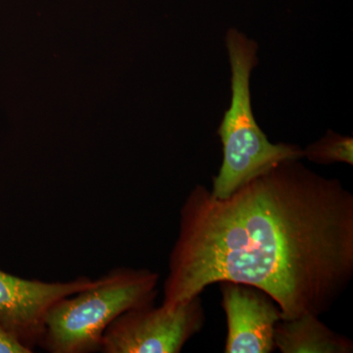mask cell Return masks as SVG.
Returning a JSON list of instances; mask_svg holds the SVG:
<instances>
[{
    "label": "cell",
    "mask_w": 353,
    "mask_h": 353,
    "mask_svg": "<svg viewBox=\"0 0 353 353\" xmlns=\"http://www.w3.org/2000/svg\"><path fill=\"white\" fill-rule=\"evenodd\" d=\"M225 44L231 68V104L217 131L222 143V164L212 178L210 190L218 199L229 196L279 162L303 158L299 145L271 143L255 119L250 77L259 64V44L236 28L228 30Z\"/></svg>",
    "instance_id": "2"
},
{
    "label": "cell",
    "mask_w": 353,
    "mask_h": 353,
    "mask_svg": "<svg viewBox=\"0 0 353 353\" xmlns=\"http://www.w3.org/2000/svg\"><path fill=\"white\" fill-rule=\"evenodd\" d=\"M32 350L21 343L0 322V353H31Z\"/></svg>",
    "instance_id": "9"
},
{
    "label": "cell",
    "mask_w": 353,
    "mask_h": 353,
    "mask_svg": "<svg viewBox=\"0 0 353 353\" xmlns=\"http://www.w3.org/2000/svg\"><path fill=\"white\" fill-rule=\"evenodd\" d=\"M353 278V194L301 159L279 162L225 199L196 185L180 210L162 305L236 282L266 292L283 319L331 310Z\"/></svg>",
    "instance_id": "1"
},
{
    "label": "cell",
    "mask_w": 353,
    "mask_h": 353,
    "mask_svg": "<svg viewBox=\"0 0 353 353\" xmlns=\"http://www.w3.org/2000/svg\"><path fill=\"white\" fill-rule=\"evenodd\" d=\"M159 275L148 269L117 268L94 285L57 301L46 315L39 345L50 353L99 352L102 336L121 314L154 303Z\"/></svg>",
    "instance_id": "3"
},
{
    "label": "cell",
    "mask_w": 353,
    "mask_h": 353,
    "mask_svg": "<svg viewBox=\"0 0 353 353\" xmlns=\"http://www.w3.org/2000/svg\"><path fill=\"white\" fill-rule=\"evenodd\" d=\"M94 283L88 277L68 282L28 280L0 270V322L21 343L34 350L43 336L50 308Z\"/></svg>",
    "instance_id": "5"
},
{
    "label": "cell",
    "mask_w": 353,
    "mask_h": 353,
    "mask_svg": "<svg viewBox=\"0 0 353 353\" xmlns=\"http://www.w3.org/2000/svg\"><path fill=\"white\" fill-rule=\"evenodd\" d=\"M201 296L175 307L154 304L130 309L102 336L103 353H179L205 324Z\"/></svg>",
    "instance_id": "4"
},
{
    "label": "cell",
    "mask_w": 353,
    "mask_h": 353,
    "mask_svg": "<svg viewBox=\"0 0 353 353\" xmlns=\"http://www.w3.org/2000/svg\"><path fill=\"white\" fill-rule=\"evenodd\" d=\"M303 157L316 164L345 163L352 166V137L343 136L328 130L319 141L304 148Z\"/></svg>",
    "instance_id": "8"
},
{
    "label": "cell",
    "mask_w": 353,
    "mask_h": 353,
    "mask_svg": "<svg viewBox=\"0 0 353 353\" xmlns=\"http://www.w3.org/2000/svg\"><path fill=\"white\" fill-rule=\"evenodd\" d=\"M222 307L226 315V353H271L274 334L283 319L277 303L252 285L221 282Z\"/></svg>",
    "instance_id": "6"
},
{
    "label": "cell",
    "mask_w": 353,
    "mask_h": 353,
    "mask_svg": "<svg viewBox=\"0 0 353 353\" xmlns=\"http://www.w3.org/2000/svg\"><path fill=\"white\" fill-rule=\"evenodd\" d=\"M274 341L282 353L353 352L350 338L330 329L315 315L281 320L276 325Z\"/></svg>",
    "instance_id": "7"
}]
</instances>
